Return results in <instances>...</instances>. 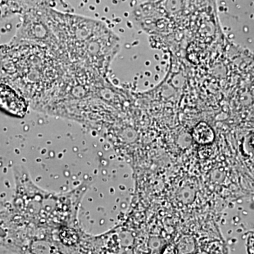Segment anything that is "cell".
Segmentation results:
<instances>
[{"instance_id":"obj_1","label":"cell","mask_w":254,"mask_h":254,"mask_svg":"<svg viewBox=\"0 0 254 254\" xmlns=\"http://www.w3.org/2000/svg\"><path fill=\"white\" fill-rule=\"evenodd\" d=\"M0 107L13 115L21 116L27 109L24 98L9 86L0 84Z\"/></svg>"},{"instance_id":"obj_2","label":"cell","mask_w":254,"mask_h":254,"mask_svg":"<svg viewBox=\"0 0 254 254\" xmlns=\"http://www.w3.org/2000/svg\"><path fill=\"white\" fill-rule=\"evenodd\" d=\"M193 138L201 144L211 143L214 138L213 130L207 124L199 123L193 130Z\"/></svg>"}]
</instances>
